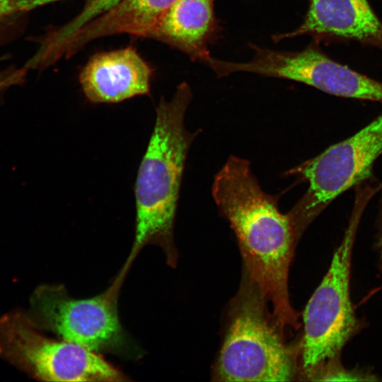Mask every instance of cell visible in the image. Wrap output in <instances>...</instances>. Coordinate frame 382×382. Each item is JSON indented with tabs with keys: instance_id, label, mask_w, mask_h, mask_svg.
Returning a JSON list of instances; mask_svg holds the SVG:
<instances>
[{
	"instance_id": "cell-11",
	"label": "cell",
	"mask_w": 382,
	"mask_h": 382,
	"mask_svg": "<svg viewBox=\"0 0 382 382\" xmlns=\"http://www.w3.org/2000/svg\"><path fill=\"white\" fill-rule=\"evenodd\" d=\"M214 0H176L161 16L146 37L165 42L203 62L216 32Z\"/></svg>"
},
{
	"instance_id": "cell-13",
	"label": "cell",
	"mask_w": 382,
	"mask_h": 382,
	"mask_svg": "<svg viewBox=\"0 0 382 382\" xmlns=\"http://www.w3.org/2000/svg\"><path fill=\"white\" fill-rule=\"evenodd\" d=\"M316 381H372L370 375L345 369L338 358L330 360L315 369L309 376Z\"/></svg>"
},
{
	"instance_id": "cell-4",
	"label": "cell",
	"mask_w": 382,
	"mask_h": 382,
	"mask_svg": "<svg viewBox=\"0 0 382 382\" xmlns=\"http://www.w3.org/2000/svg\"><path fill=\"white\" fill-rule=\"evenodd\" d=\"M360 195L344 237L330 267L303 312V366L310 375L322 364L338 358L357 328L349 294L352 251L368 195Z\"/></svg>"
},
{
	"instance_id": "cell-14",
	"label": "cell",
	"mask_w": 382,
	"mask_h": 382,
	"mask_svg": "<svg viewBox=\"0 0 382 382\" xmlns=\"http://www.w3.org/2000/svg\"><path fill=\"white\" fill-rule=\"evenodd\" d=\"M27 72L23 66L20 69L9 67L0 71V103L4 93L11 87L19 85L25 81Z\"/></svg>"
},
{
	"instance_id": "cell-18",
	"label": "cell",
	"mask_w": 382,
	"mask_h": 382,
	"mask_svg": "<svg viewBox=\"0 0 382 382\" xmlns=\"http://www.w3.org/2000/svg\"><path fill=\"white\" fill-rule=\"evenodd\" d=\"M378 248L381 253V256L382 258V224H381V233L379 235V240H378Z\"/></svg>"
},
{
	"instance_id": "cell-12",
	"label": "cell",
	"mask_w": 382,
	"mask_h": 382,
	"mask_svg": "<svg viewBox=\"0 0 382 382\" xmlns=\"http://www.w3.org/2000/svg\"><path fill=\"white\" fill-rule=\"evenodd\" d=\"M305 84L326 93L382 103V83L330 58L318 47L313 51Z\"/></svg>"
},
{
	"instance_id": "cell-10",
	"label": "cell",
	"mask_w": 382,
	"mask_h": 382,
	"mask_svg": "<svg viewBox=\"0 0 382 382\" xmlns=\"http://www.w3.org/2000/svg\"><path fill=\"white\" fill-rule=\"evenodd\" d=\"M176 0H120L61 43L57 57L69 58L97 38L128 33L146 37L161 16Z\"/></svg>"
},
{
	"instance_id": "cell-7",
	"label": "cell",
	"mask_w": 382,
	"mask_h": 382,
	"mask_svg": "<svg viewBox=\"0 0 382 382\" xmlns=\"http://www.w3.org/2000/svg\"><path fill=\"white\" fill-rule=\"evenodd\" d=\"M382 154V114L352 137L291 170L309 187L287 214L297 230L308 224L330 202L366 178Z\"/></svg>"
},
{
	"instance_id": "cell-17",
	"label": "cell",
	"mask_w": 382,
	"mask_h": 382,
	"mask_svg": "<svg viewBox=\"0 0 382 382\" xmlns=\"http://www.w3.org/2000/svg\"><path fill=\"white\" fill-rule=\"evenodd\" d=\"M60 0H13V9L17 14H23L35 8Z\"/></svg>"
},
{
	"instance_id": "cell-5",
	"label": "cell",
	"mask_w": 382,
	"mask_h": 382,
	"mask_svg": "<svg viewBox=\"0 0 382 382\" xmlns=\"http://www.w3.org/2000/svg\"><path fill=\"white\" fill-rule=\"evenodd\" d=\"M0 357L43 381H128L100 354L44 335L21 311L0 318Z\"/></svg>"
},
{
	"instance_id": "cell-3",
	"label": "cell",
	"mask_w": 382,
	"mask_h": 382,
	"mask_svg": "<svg viewBox=\"0 0 382 382\" xmlns=\"http://www.w3.org/2000/svg\"><path fill=\"white\" fill-rule=\"evenodd\" d=\"M125 278L119 274L97 296L77 299L62 284H42L33 292L29 318L40 330L93 352L137 359L141 349L124 329L117 299Z\"/></svg>"
},
{
	"instance_id": "cell-2",
	"label": "cell",
	"mask_w": 382,
	"mask_h": 382,
	"mask_svg": "<svg viewBox=\"0 0 382 382\" xmlns=\"http://www.w3.org/2000/svg\"><path fill=\"white\" fill-rule=\"evenodd\" d=\"M191 99L190 88L184 82L172 99L166 101L162 98L156 107L154 129L135 183V232L129 255L120 270L124 274L149 244L161 247L168 263L175 262V216L187 154L196 136L184 124Z\"/></svg>"
},
{
	"instance_id": "cell-1",
	"label": "cell",
	"mask_w": 382,
	"mask_h": 382,
	"mask_svg": "<svg viewBox=\"0 0 382 382\" xmlns=\"http://www.w3.org/2000/svg\"><path fill=\"white\" fill-rule=\"evenodd\" d=\"M212 195L235 232L250 282L271 303L281 328H296L287 282L300 234L279 211L277 197L262 191L247 160L234 156L215 176Z\"/></svg>"
},
{
	"instance_id": "cell-6",
	"label": "cell",
	"mask_w": 382,
	"mask_h": 382,
	"mask_svg": "<svg viewBox=\"0 0 382 382\" xmlns=\"http://www.w3.org/2000/svg\"><path fill=\"white\" fill-rule=\"evenodd\" d=\"M258 289L250 286L239 298L218 364L224 381H287L294 365L276 320L272 321Z\"/></svg>"
},
{
	"instance_id": "cell-16",
	"label": "cell",
	"mask_w": 382,
	"mask_h": 382,
	"mask_svg": "<svg viewBox=\"0 0 382 382\" xmlns=\"http://www.w3.org/2000/svg\"><path fill=\"white\" fill-rule=\"evenodd\" d=\"M13 9V0H0V34L3 29L8 27V23L19 16Z\"/></svg>"
},
{
	"instance_id": "cell-15",
	"label": "cell",
	"mask_w": 382,
	"mask_h": 382,
	"mask_svg": "<svg viewBox=\"0 0 382 382\" xmlns=\"http://www.w3.org/2000/svg\"><path fill=\"white\" fill-rule=\"evenodd\" d=\"M120 0H86L81 10L83 16L93 19L109 10Z\"/></svg>"
},
{
	"instance_id": "cell-8",
	"label": "cell",
	"mask_w": 382,
	"mask_h": 382,
	"mask_svg": "<svg viewBox=\"0 0 382 382\" xmlns=\"http://www.w3.org/2000/svg\"><path fill=\"white\" fill-rule=\"evenodd\" d=\"M301 35L319 40H354L382 51V21L368 0H309L300 25L274 39Z\"/></svg>"
},
{
	"instance_id": "cell-9",
	"label": "cell",
	"mask_w": 382,
	"mask_h": 382,
	"mask_svg": "<svg viewBox=\"0 0 382 382\" xmlns=\"http://www.w3.org/2000/svg\"><path fill=\"white\" fill-rule=\"evenodd\" d=\"M152 71L132 47L93 56L79 75L81 89L92 103H115L149 93Z\"/></svg>"
}]
</instances>
